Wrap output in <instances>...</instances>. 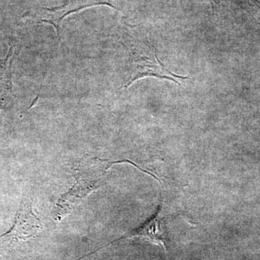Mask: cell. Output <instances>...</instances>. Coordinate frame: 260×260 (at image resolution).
<instances>
[{"instance_id":"obj_1","label":"cell","mask_w":260,"mask_h":260,"mask_svg":"<svg viewBox=\"0 0 260 260\" xmlns=\"http://www.w3.org/2000/svg\"><path fill=\"white\" fill-rule=\"evenodd\" d=\"M122 161H110L100 158H85L74 169L73 186L61 195L55 207L56 221H61L74 211L75 208L93 191L104 184L107 172L113 164Z\"/></svg>"},{"instance_id":"obj_2","label":"cell","mask_w":260,"mask_h":260,"mask_svg":"<svg viewBox=\"0 0 260 260\" xmlns=\"http://www.w3.org/2000/svg\"><path fill=\"white\" fill-rule=\"evenodd\" d=\"M124 42L128 51L126 88L136 80L146 77L169 80L179 85H181V81L189 79L187 77L179 76L168 70L164 63L159 60L153 46L146 39L126 34Z\"/></svg>"},{"instance_id":"obj_3","label":"cell","mask_w":260,"mask_h":260,"mask_svg":"<svg viewBox=\"0 0 260 260\" xmlns=\"http://www.w3.org/2000/svg\"><path fill=\"white\" fill-rule=\"evenodd\" d=\"M114 3L115 0H67L61 6L50 9L43 8L39 11L38 21L52 25L59 38L61 22L68 15L98 5H108L115 8Z\"/></svg>"},{"instance_id":"obj_4","label":"cell","mask_w":260,"mask_h":260,"mask_svg":"<svg viewBox=\"0 0 260 260\" xmlns=\"http://www.w3.org/2000/svg\"><path fill=\"white\" fill-rule=\"evenodd\" d=\"M42 229V221L32 211L31 202L28 198H25L20 205L13 228L0 237L28 240L39 235Z\"/></svg>"},{"instance_id":"obj_5","label":"cell","mask_w":260,"mask_h":260,"mask_svg":"<svg viewBox=\"0 0 260 260\" xmlns=\"http://www.w3.org/2000/svg\"><path fill=\"white\" fill-rule=\"evenodd\" d=\"M162 208V205L161 204L159 206L158 211L155 213V216L150 219L148 221H147L141 227L138 228L136 230L133 231V232L126 234V236L120 238V239L114 241V242L107 244V245L103 246V247H101L100 249L93 251V252L90 253V254H88L87 256L94 254L98 250H100V249L107 247V246L111 245V244L119 242V241L123 240V239L143 238V239H147V240L160 246V248L164 250V256L166 257L167 255V238ZM87 256H85V257Z\"/></svg>"},{"instance_id":"obj_6","label":"cell","mask_w":260,"mask_h":260,"mask_svg":"<svg viewBox=\"0 0 260 260\" xmlns=\"http://www.w3.org/2000/svg\"><path fill=\"white\" fill-rule=\"evenodd\" d=\"M11 51L4 63L0 67V109L6 101L7 96L11 90L10 68H11Z\"/></svg>"}]
</instances>
